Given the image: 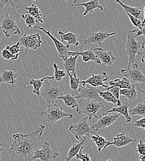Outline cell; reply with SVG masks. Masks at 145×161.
Returning <instances> with one entry per match:
<instances>
[{"label": "cell", "instance_id": "8fae6325", "mask_svg": "<svg viewBox=\"0 0 145 161\" xmlns=\"http://www.w3.org/2000/svg\"><path fill=\"white\" fill-rule=\"evenodd\" d=\"M21 46H23L25 49V55H27L29 50H36L40 48L42 46V41L40 34H34L27 35L24 34L19 39Z\"/></svg>", "mask_w": 145, "mask_h": 161}, {"label": "cell", "instance_id": "f5cc1de1", "mask_svg": "<svg viewBox=\"0 0 145 161\" xmlns=\"http://www.w3.org/2000/svg\"><path fill=\"white\" fill-rule=\"evenodd\" d=\"M33 1H36V0H33Z\"/></svg>", "mask_w": 145, "mask_h": 161}, {"label": "cell", "instance_id": "cb8c5ba5", "mask_svg": "<svg viewBox=\"0 0 145 161\" xmlns=\"http://www.w3.org/2000/svg\"><path fill=\"white\" fill-rule=\"evenodd\" d=\"M91 140L96 146L99 153L106 149L108 146H111V142L107 141L103 136L96 134L91 136Z\"/></svg>", "mask_w": 145, "mask_h": 161}, {"label": "cell", "instance_id": "7402d4cb", "mask_svg": "<svg viewBox=\"0 0 145 161\" xmlns=\"http://www.w3.org/2000/svg\"><path fill=\"white\" fill-rule=\"evenodd\" d=\"M19 77L18 74L11 70H3L0 76V84H14Z\"/></svg>", "mask_w": 145, "mask_h": 161}, {"label": "cell", "instance_id": "bcb514c9", "mask_svg": "<svg viewBox=\"0 0 145 161\" xmlns=\"http://www.w3.org/2000/svg\"><path fill=\"white\" fill-rule=\"evenodd\" d=\"M138 55L140 56L142 63L145 65V49H142L138 53Z\"/></svg>", "mask_w": 145, "mask_h": 161}, {"label": "cell", "instance_id": "4fadbf2b", "mask_svg": "<svg viewBox=\"0 0 145 161\" xmlns=\"http://www.w3.org/2000/svg\"><path fill=\"white\" fill-rule=\"evenodd\" d=\"M116 34L115 32H106L104 31L90 32L88 37L86 39L82 40V43L88 46L92 45V47L101 45L108 37L114 36Z\"/></svg>", "mask_w": 145, "mask_h": 161}, {"label": "cell", "instance_id": "ee69618b", "mask_svg": "<svg viewBox=\"0 0 145 161\" xmlns=\"http://www.w3.org/2000/svg\"><path fill=\"white\" fill-rule=\"evenodd\" d=\"M132 32H136L137 34L135 35V37H140L141 36H143L145 37V24L144 26L142 27V29H135V30H132ZM145 40H144L143 42H142V47L143 48H145Z\"/></svg>", "mask_w": 145, "mask_h": 161}, {"label": "cell", "instance_id": "8d00e7d4", "mask_svg": "<svg viewBox=\"0 0 145 161\" xmlns=\"http://www.w3.org/2000/svg\"><path fill=\"white\" fill-rule=\"evenodd\" d=\"M67 75L69 76L70 79V89L77 92L79 86L80 84V80L77 77V75H73L70 72L67 73Z\"/></svg>", "mask_w": 145, "mask_h": 161}, {"label": "cell", "instance_id": "816d5d0a", "mask_svg": "<svg viewBox=\"0 0 145 161\" xmlns=\"http://www.w3.org/2000/svg\"><path fill=\"white\" fill-rule=\"evenodd\" d=\"M65 1H67V0H65ZM77 1H78V0H75V1H74V4H75V3H77Z\"/></svg>", "mask_w": 145, "mask_h": 161}, {"label": "cell", "instance_id": "ab89813d", "mask_svg": "<svg viewBox=\"0 0 145 161\" xmlns=\"http://www.w3.org/2000/svg\"><path fill=\"white\" fill-rule=\"evenodd\" d=\"M21 43L18 41L16 43H15L11 46L7 45L5 48L8 51H9L12 54L17 55V54H20L21 52H23V50L21 49Z\"/></svg>", "mask_w": 145, "mask_h": 161}, {"label": "cell", "instance_id": "7c38bea8", "mask_svg": "<svg viewBox=\"0 0 145 161\" xmlns=\"http://www.w3.org/2000/svg\"><path fill=\"white\" fill-rule=\"evenodd\" d=\"M77 94L78 95L75 96L77 99H86L88 100L104 101L98 93L96 87H94L88 84L84 85L80 84V86L79 85L78 88Z\"/></svg>", "mask_w": 145, "mask_h": 161}, {"label": "cell", "instance_id": "74e56055", "mask_svg": "<svg viewBox=\"0 0 145 161\" xmlns=\"http://www.w3.org/2000/svg\"><path fill=\"white\" fill-rule=\"evenodd\" d=\"M106 89L109 91L112 94V95L117 99V103L116 105V106H119L122 103V101L120 99V88L119 87L109 86Z\"/></svg>", "mask_w": 145, "mask_h": 161}, {"label": "cell", "instance_id": "4316f807", "mask_svg": "<svg viewBox=\"0 0 145 161\" xmlns=\"http://www.w3.org/2000/svg\"><path fill=\"white\" fill-rule=\"evenodd\" d=\"M116 1L122 7V8L124 9L126 13H128L137 18H138V19L141 18L142 12L140 9H139L137 7H131L128 5H126L124 3V1L121 0H116Z\"/></svg>", "mask_w": 145, "mask_h": 161}, {"label": "cell", "instance_id": "603a6c76", "mask_svg": "<svg viewBox=\"0 0 145 161\" xmlns=\"http://www.w3.org/2000/svg\"><path fill=\"white\" fill-rule=\"evenodd\" d=\"M129 105L127 103H122L119 106H116V107L112 108L111 110H107V113H118L121 115H122L124 117L127 123H130L132 121V118L129 115Z\"/></svg>", "mask_w": 145, "mask_h": 161}, {"label": "cell", "instance_id": "3957f363", "mask_svg": "<svg viewBox=\"0 0 145 161\" xmlns=\"http://www.w3.org/2000/svg\"><path fill=\"white\" fill-rule=\"evenodd\" d=\"M78 104L76 112L78 115H85L91 120L93 117L98 118L97 113L104 107L103 102L95 100H88L86 99H77Z\"/></svg>", "mask_w": 145, "mask_h": 161}, {"label": "cell", "instance_id": "2e32d148", "mask_svg": "<svg viewBox=\"0 0 145 161\" xmlns=\"http://www.w3.org/2000/svg\"><path fill=\"white\" fill-rule=\"evenodd\" d=\"M109 76H107L106 72H103L98 75L92 74L91 76L88 78L86 80L80 81V84H88L94 87H98L100 86L103 87L105 89L107 88L109 86L105 85L104 83L108 80Z\"/></svg>", "mask_w": 145, "mask_h": 161}, {"label": "cell", "instance_id": "7dc6e473", "mask_svg": "<svg viewBox=\"0 0 145 161\" xmlns=\"http://www.w3.org/2000/svg\"><path fill=\"white\" fill-rule=\"evenodd\" d=\"M138 90L140 92L141 94H142V97L143 99V100L145 101V90H142V89H140V87H138Z\"/></svg>", "mask_w": 145, "mask_h": 161}, {"label": "cell", "instance_id": "e0dca14e", "mask_svg": "<svg viewBox=\"0 0 145 161\" xmlns=\"http://www.w3.org/2000/svg\"><path fill=\"white\" fill-rule=\"evenodd\" d=\"M94 47H91L86 50H83V47L80 48V50L79 52H68V56L79 55L82 57V60L85 63H88L90 61H94L96 64H101L100 61L98 59L95 54L93 52V48Z\"/></svg>", "mask_w": 145, "mask_h": 161}, {"label": "cell", "instance_id": "4dcf8cb0", "mask_svg": "<svg viewBox=\"0 0 145 161\" xmlns=\"http://www.w3.org/2000/svg\"><path fill=\"white\" fill-rule=\"evenodd\" d=\"M110 86L118 87L120 89H130L132 87V84L127 78L124 77L122 79H115L109 82Z\"/></svg>", "mask_w": 145, "mask_h": 161}, {"label": "cell", "instance_id": "b9f144b4", "mask_svg": "<svg viewBox=\"0 0 145 161\" xmlns=\"http://www.w3.org/2000/svg\"><path fill=\"white\" fill-rule=\"evenodd\" d=\"M135 151L139 155H145V143L143 142L142 140H140L138 144L137 145V147Z\"/></svg>", "mask_w": 145, "mask_h": 161}, {"label": "cell", "instance_id": "30bf717a", "mask_svg": "<svg viewBox=\"0 0 145 161\" xmlns=\"http://www.w3.org/2000/svg\"><path fill=\"white\" fill-rule=\"evenodd\" d=\"M120 116L121 114L118 113L112 114L111 113L106 112L99 117L98 120L95 124L91 125V127L92 130L96 133L100 129H104L113 125Z\"/></svg>", "mask_w": 145, "mask_h": 161}, {"label": "cell", "instance_id": "d4e9b609", "mask_svg": "<svg viewBox=\"0 0 145 161\" xmlns=\"http://www.w3.org/2000/svg\"><path fill=\"white\" fill-rule=\"evenodd\" d=\"M86 137H85L82 140H81L80 142H79V143H76V144H73L72 145V146L70 147L69 151L66 153V158L64 159V160L65 161H69L72 160L74 158H75V156H76V154H77V153L79 152V151L83 147V144L84 142L86 140Z\"/></svg>", "mask_w": 145, "mask_h": 161}, {"label": "cell", "instance_id": "d590c367", "mask_svg": "<svg viewBox=\"0 0 145 161\" xmlns=\"http://www.w3.org/2000/svg\"><path fill=\"white\" fill-rule=\"evenodd\" d=\"M129 113L132 115H139L145 117V102H140L136 107L132 108Z\"/></svg>", "mask_w": 145, "mask_h": 161}, {"label": "cell", "instance_id": "f1b7e54d", "mask_svg": "<svg viewBox=\"0 0 145 161\" xmlns=\"http://www.w3.org/2000/svg\"><path fill=\"white\" fill-rule=\"evenodd\" d=\"M23 0H0V9L4 8L21 9Z\"/></svg>", "mask_w": 145, "mask_h": 161}, {"label": "cell", "instance_id": "44dd1931", "mask_svg": "<svg viewBox=\"0 0 145 161\" xmlns=\"http://www.w3.org/2000/svg\"><path fill=\"white\" fill-rule=\"evenodd\" d=\"M79 55L68 56L63 61V66L67 73L70 72L73 75H76V64L77 60Z\"/></svg>", "mask_w": 145, "mask_h": 161}, {"label": "cell", "instance_id": "ac0fdd59", "mask_svg": "<svg viewBox=\"0 0 145 161\" xmlns=\"http://www.w3.org/2000/svg\"><path fill=\"white\" fill-rule=\"evenodd\" d=\"M72 6L79 7L83 6L85 8V11L83 12V16H86L89 13L94 12L96 9H99L101 11H103V7L99 3V0H91L88 2H85L80 4H72Z\"/></svg>", "mask_w": 145, "mask_h": 161}, {"label": "cell", "instance_id": "277c9868", "mask_svg": "<svg viewBox=\"0 0 145 161\" xmlns=\"http://www.w3.org/2000/svg\"><path fill=\"white\" fill-rule=\"evenodd\" d=\"M69 131L78 141L82 140L85 137H90L91 134H96L91 127V120L86 116L76 124H72Z\"/></svg>", "mask_w": 145, "mask_h": 161}, {"label": "cell", "instance_id": "1f68e13d", "mask_svg": "<svg viewBox=\"0 0 145 161\" xmlns=\"http://www.w3.org/2000/svg\"><path fill=\"white\" fill-rule=\"evenodd\" d=\"M96 91L99 94V95L100 96V97L103 99L104 101L109 103L115 104V105L117 104V99L112 95V94L109 91L106 90L105 91L100 90L98 89H96Z\"/></svg>", "mask_w": 145, "mask_h": 161}, {"label": "cell", "instance_id": "484cf974", "mask_svg": "<svg viewBox=\"0 0 145 161\" xmlns=\"http://www.w3.org/2000/svg\"><path fill=\"white\" fill-rule=\"evenodd\" d=\"M135 87V84H133L130 89H120V96H124L130 102L135 101L138 97Z\"/></svg>", "mask_w": 145, "mask_h": 161}, {"label": "cell", "instance_id": "52a82bcc", "mask_svg": "<svg viewBox=\"0 0 145 161\" xmlns=\"http://www.w3.org/2000/svg\"><path fill=\"white\" fill-rule=\"evenodd\" d=\"M125 54L128 57V67H130L132 64L134 63L136 56L138 52L143 49L142 47V42L135 40L133 32L130 31L127 36V42L125 45Z\"/></svg>", "mask_w": 145, "mask_h": 161}, {"label": "cell", "instance_id": "7a4b0ae2", "mask_svg": "<svg viewBox=\"0 0 145 161\" xmlns=\"http://www.w3.org/2000/svg\"><path fill=\"white\" fill-rule=\"evenodd\" d=\"M65 87L54 80H45L40 90V96L45 100L48 107L54 103L63 95Z\"/></svg>", "mask_w": 145, "mask_h": 161}, {"label": "cell", "instance_id": "681fc988", "mask_svg": "<svg viewBox=\"0 0 145 161\" xmlns=\"http://www.w3.org/2000/svg\"><path fill=\"white\" fill-rule=\"evenodd\" d=\"M139 159L141 161H145V155H139Z\"/></svg>", "mask_w": 145, "mask_h": 161}, {"label": "cell", "instance_id": "ba28073f", "mask_svg": "<svg viewBox=\"0 0 145 161\" xmlns=\"http://www.w3.org/2000/svg\"><path fill=\"white\" fill-rule=\"evenodd\" d=\"M121 74L127 78L132 84H145V75L137 63H133L127 69L121 70Z\"/></svg>", "mask_w": 145, "mask_h": 161}, {"label": "cell", "instance_id": "9c48e42d", "mask_svg": "<svg viewBox=\"0 0 145 161\" xmlns=\"http://www.w3.org/2000/svg\"><path fill=\"white\" fill-rule=\"evenodd\" d=\"M42 147L41 149H35L32 161L40 159V161H52L60 157V154L51 150L48 141H44L43 144L40 145Z\"/></svg>", "mask_w": 145, "mask_h": 161}, {"label": "cell", "instance_id": "f546056e", "mask_svg": "<svg viewBox=\"0 0 145 161\" xmlns=\"http://www.w3.org/2000/svg\"><path fill=\"white\" fill-rule=\"evenodd\" d=\"M58 100H62L67 107L72 108H75L78 104L77 99L72 94H68L65 95H62L58 98Z\"/></svg>", "mask_w": 145, "mask_h": 161}, {"label": "cell", "instance_id": "6da1fadb", "mask_svg": "<svg viewBox=\"0 0 145 161\" xmlns=\"http://www.w3.org/2000/svg\"><path fill=\"white\" fill-rule=\"evenodd\" d=\"M44 129L45 126L40 124L32 133L14 134L13 142L9 149V158L19 161H32L35 150L40 145Z\"/></svg>", "mask_w": 145, "mask_h": 161}, {"label": "cell", "instance_id": "e575fe53", "mask_svg": "<svg viewBox=\"0 0 145 161\" xmlns=\"http://www.w3.org/2000/svg\"><path fill=\"white\" fill-rule=\"evenodd\" d=\"M54 71V75L53 76H49V80H54L58 82H61L65 77L66 73L64 70L59 69L57 63L55 62L53 64Z\"/></svg>", "mask_w": 145, "mask_h": 161}, {"label": "cell", "instance_id": "f6af8a7d", "mask_svg": "<svg viewBox=\"0 0 145 161\" xmlns=\"http://www.w3.org/2000/svg\"><path fill=\"white\" fill-rule=\"evenodd\" d=\"M134 125L139 128H141L142 130L145 131V117L143 119L136 121L134 123Z\"/></svg>", "mask_w": 145, "mask_h": 161}, {"label": "cell", "instance_id": "f907efd6", "mask_svg": "<svg viewBox=\"0 0 145 161\" xmlns=\"http://www.w3.org/2000/svg\"><path fill=\"white\" fill-rule=\"evenodd\" d=\"M142 23H143V24H145V6L144 7V19L142 21Z\"/></svg>", "mask_w": 145, "mask_h": 161}, {"label": "cell", "instance_id": "d6986e66", "mask_svg": "<svg viewBox=\"0 0 145 161\" xmlns=\"http://www.w3.org/2000/svg\"><path fill=\"white\" fill-rule=\"evenodd\" d=\"M137 141L136 139H133L131 137L126 135L124 132L117 134L111 142V146H114L117 147H125L129 144Z\"/></svg>", "mask_w": 145, "mask_h": 161}, {"label": "cell", "instance_id": "d6a6232c", "mask_svg": "<svg viewBox=\"0 0 145 161\" xmlns=\"http://www.w3.org/2000/svg\"><path fill=\"white\" fill-rule=\"evenodd\" d=\"M44 80H45L43 77L42 79H39V80L32 79L28 82L30 85H32L33 86V91H32L33 93L37 95V96H40V90L43 85Z\"/></svg>", "mask_w": 145, "mask_h": 161}, {"label": "cell", "instance_id": "5bb4252c", "mask_svg": "<svg viewBox=\"0 0 145 161\" xmlns=\"http://www.w3.org/2000/svg\"><path fill=\"white\" fill-rule=\"evenodd\" d=\"M93 52L98 59L100 61L101 64L106 66H111L114 65L116 58L112 51L104 50L101 48L93 47Z\"/></svg>", "mask_w": 145, "mask_h": 161}, {"label": "cell", "instance_id": "5b68a950", "mask_svg": "<svg viewBox=\"0 0 145 161\" xmlns=\"http://www.w3.org/2000/svg\"><path fill=\"white\" fill-rule=\"evenodd\" d=\"M40 115L47 123L51 125L56 123L64 118L72 119L74 117L72 114L65 112L62 108L55 103L48 107L47 110L42 112Z\"/></svg>", "mask_w": 145, "mask_h": 161}, {"label": "cell", "instance_id": "60d3db41", "mask_svg": "<svg viewBox=\"0 0 145 161\" xmlns=\"http://www.w3.org/2000/svg\"><path fill=\"white\" fill-rule=\"evenodd\" d=\"M127 16L128 17L129 19L130 20L131 23L133 25V26L137 27L138 29H142V27L144 26L145 24H143L142 23V21L140 19H138V18H137L133 16H132L131 14H128V13H126Z\"/></svg>", "mask_w": 145, "mask_h": 161}, {"label": "cell", "instance_id": "c3c4849f", "mask_svg": "<svg viewBox=\"0 0 145 161\" xmlns=\"http://www.w3.org/2000/svg\"><path fill=\"white\" fill-rule=\"evenodd\" d=\"M5 150V148L3 147V144L1 143L0 142V159H1V153L3 151H4Z\"/></svg>", "mask_w": 145, "mask_h": 161}, {"label": "cell", "instance_id": "9a60e30c", "mask_svg": "<svg viewBox=\"0 0 145 161\" xmlns=\"http://www.w3.org/2000/svg\"><path fill=\"white\" fill-rule=\"evenodd\" d=\"M34 28L41 30L43 32H44L51 40L53 41V42L54 43L55 47L57 50L58 55L60 58H61L62 60H64L65 58H66L67 57H68V52H69V48L70 47V46L67 44V45H64L62 43V42L60 41L58 39H56L54 36H53L51 32L49 31H47L46 29H44L43 27H39L37 25H35L34 27Z\"/></svg>", "mask_w": 145, "mask_h": 161}, {"label": "cell", "instance_id": "ffe728a7", "mask_svg": "<svg viewBox=\"0 0 145 161\" xmlns=\"http://www.w3.org/2000/svg\"><path fill=\"white\" fill-rule=\"evenodd\" d=\"M58 34L61 37V42H64L65 41L67 42V44L70 46L73 45L75 47L79 46L80 44L79 40L77 35L71 32H65L62 30H60L58 31Z\"/></svg>", "mask_w": 145, "mask_h": 161}, {"label": "cell", "instance_id": "83f0119b", "mask_svg": "<svg viewBox=\"0 0 145 161\" xmlns=\"http://www.w3.org/2000/svg\"><path fill=\"white\" fill-rule=\"evenodd\" d=\"M26 13L30 14L32 16L35 18L39 23L43 24L44 21L42 19V14L41 11L39 9L38 6L35 4H32L31 6L24 8Z\"/></svg>", "mask_w": 145, "mask_h": 161}, {"label": "cell", "instance_id": "7bdbcfd3", "mask_svg": "<svg viewBox=\"0 0 145 161\" xmlns=\"http://www.w3.org/2000/svg\"><path fill=\"white\" fill-rule=\"evenodd\" d=\"M83 148H82L79 152L77 153V154H76V156H75V158L79 160H80V161H91V158H90L89 155L88 154H83L82 153V150H83Z\"/></svg>", "mask_w": 145, "mask_h": 161}, {"label": "cell", "instance_id": "f35d334b", "mask_svg": "<svg viewBox=\"0 0 145 161\" xmlns=\"http://www.w3.org/2000/svg\"><path fill=\"white\" fill-rule=\"evenodd\" d=\"M20 54L13 55L9 51H8L6 48H4L1 51V57L3 60H16L19 58Z\"/></svg>", "mask_w": 145, "mask_h": 161}, {"label": "cell", "instance_id": "8992f818", "mask_svg": "<svg viewBox=\"0 0 145 161\" xmlns=\"http://www.w3.org/2000/svg\"><path fill=\"white\" fill-rule=\"evenodd\" d=\"M0 31L7 38L21 34V30L15 20V17L8 13L2 15L0 18Z\"/></svg>", "mask_w": 145, "mask_h": 161}, {"label": "cell", "instance_id": "836d02e7", "mask_svg": "<svg viewBox=\"0 0 145 161\" xmlns=\"http://www.w3.org/2000/svg\"><path fill=\"white\" fill-rule=\"evenodd\" d=\"M21 18L23 20H24V23L27 26L28 29H32L35 25H37V24H39L37 19L33 16H32L28 13H25L22 14Z\"/></svg>", "mask_w": 145, "mask_h": 161}]
</instances>
